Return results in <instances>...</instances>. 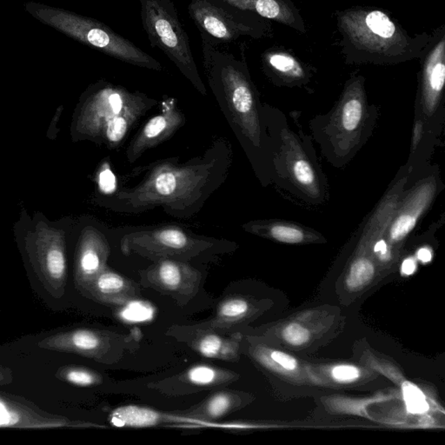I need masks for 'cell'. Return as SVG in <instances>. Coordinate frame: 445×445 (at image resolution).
I'll list each match as a JSON object with an SVG mask.
<instances>
[{
  "instance_id": "obj_1",
  "label": "cell",
  "mask_w": 445,
  "mask_h": 445,
  "mask_svg": "<svg viewBox=\"0 0 445 445\" xmlns=\"http://www.w3.org/2000/svg\"><path fill=\"white\" fill-rule=\"evenodd\" d=\"M343 52L357 64H398L422 57L433 36L412 37L380 10L351 8L337 14Z\"/></svg>"
},
{
  "instance_id": "obj_2",
  "label": "cell",
  "mask_w": 445,
  "mask_h": 445,
  "mask_svg": "<svg viewBox=\"0 0 445 445\" xmlns=\"http://www.w3.org/2000/svg\"><path fill=\"white\" fill-rule=\"evenodd\" d=\"M26 9L40 22L109 57L138 67L163 70L156 58L99 20L34 2L27 3Z\"/></svg>"
},
{
  "instance_id": "obj_3",
  "label": "cell",
  "mask_w": 445,
  "mask_h": 445,
  "mask_svg": "<svg viewBox=\"0 0 445 445\" xmlns=\"http://www.w3.org/2000/svg\"><path fill=\"white\" fill-rule=\"evenodd\" d=\"M148 103L141 93L111 83H97L86 92L79 124L87 134L102 136L111 144H118L127 135L138 111Z\"/></svg>"
},
{
  "instance_id": "obj_4",
  "label": "cell",
  "mask_w": 445,
  "mask_h": 445,
  "mask_svg": "<svg viewBox=\"0 0 445 445\" xmlns=\"http://www.w3.org/2000/svg\"><path fill=\"white\" fill-rule=\"evenodd\" d=\"M143 29L152 48H158L202 94L200 78L189 38L172 0H138Z\"/></svg>"
},
{
  "instance_id": "obj_5",
  "label": "cell",
  "mask_w": 445,
  "mask_h": 445,
  "mask_svg": "<svg viewBox=\"0 0 445 445\" xmlns=\"http://www.w3.org/2000/svg\"><path fill=\"white\" fill-rule=\"evenodd\" d=\"M188 13L201 36L216 44L231 43L241 37L260 38L267 34L268 24L262 17L226 8L210 0H191Z\"/></svg>"
},
{
  "instance_id": "obj_6",
  "label": "cell",
  "mask_w": 445,
  "mask_h": 445,
  "mask_svg": "<svg viewBox=\"0 0 445 445\" xmlns=\"http://www.w3.org/2000/svg\"><path fill=\"white\" fill-rule=\"evenodd\" d=\"M136 339L124 334L87 328L58 332L38 342L41 349L79 355L106 364L118 363L136 348Z\"/></svg>"
},
{
  "instance_id": "obj_7",
  "label": "cell",
  "mask_w": 445,
  "mask_h": 445,
  "mask_svg": "<svg viewBox=\"0 0 445 445\" xmlns=\"http://www.w3.org/2000/svg\"><path fill=\"white\" fill-rule=\"evenodd\" d=\"M28 255L35 273L55 298L65 294L67 280L64 236L55 229L42 227L27 240Z\"/></svg>"
},
{
  "instance_id": "obj_8",
  "label": "cell",
  "mask_w": 445,
  "mask_h": 445,
  "mask_svg": "<svg viewBox=\"0 0 445 445\" xmlns=\"http://www.w3.org/2000/svg\"><path fill=\"white\" fill-rule=\"evenodd\" d=\"M211 243L191 238L177 228L137 233L125 236L121 249L127 255L131 253L156 261L190 259L210 247Z\"/></svg>"
},
{
  "instance_id": "obj_9",
  "label": "cell",
  "mask_w": 445,
  "mask_h": 445,
  "mask_svg": "<svg viewBox=\"0 0 445 445\" xmlns=\"http://www.w3.org/2000/svg\"><path fill=\"white\" fill-rule=\"evenodd\" d=\"M139 276L143 286L169 296L180 306L186 305L197 294L202 281L200 270L174 259L156 261Z\"/></svg>"
},
{
  "instance_id": "obj_10",
  "label": "cell",
  "mask_w": 445,
  "mask_h": 445,
  "mask_svg": "<svg viewBox=\"0 0 445 445\" xmlns=\"http://www.w3.org/2000/svg\"><path fill=\"white\" fill-rule=\"evenodd\" d=\"M169 335L186 343L191 349L204 357L228 362L239 359L242 337L240 333L226 337L211 330H197L191 327H172Z\"/></svg>"
},
{
  "instance_id": "obj_11",
  "label": "cell",
  "mask_w": 445,
  "mask_h": 445,
  "mask_svg": "<svg viewBox=\"0 0 445 445\" xmlns=\"http://www.w3.org/2000/svg\"><path fill=\"white\" fill-rule=\"evenodd\" d=\"M109 421L113 426L120 428H151L172 423L191 424V426L197 427L232 428L184 415H170L147 407L134 405L113 410L110 414Z\"/></svg>"
},
{
  "instance_id": "obj_12",
  "label": "cell",
  "mask_w": 445,
  "mask_h": 445,
  "mask_svg": "<svg viewBox=\"0 0 445 445\" xmlns=\"http://www.w3.org/2000/svg\"><path fill=\"white\" fill-rule=\"evenodd\" d=\"M110 248L102 236L87 232L80 239L75 261L76 288L83 294L94 278L107 267Z\"/></svg>"
},
{
  "instance_id": "obj_13",
  "label": "cell",
  "mask_w": 445,
  "mask_h": 445,
  "mask_svg": "<svg viewBox=\"0 0 445 445\" xmlns=\"http://www.w3.org/2000/svg\"><path fill=\"white\" fill-rule=\"evenodd\" d=\"M83 295L100 304L122 306L137 300L140 289L134 281L106 267Z\"/></svg>"
},
{
  "instance_id": "obj_14",
  "label": "cell",
  "mask_w": 445,
  "mask_h": 445,
  "mask_svg": "<svg viewBox=\"0 0 445 445\" xmlns=\"http://www.w3.org/2000/svg\"><path fill=\"white\" fill-rule=\"evenodd\" d=\"M423 93L424 104L433 110L440 99L445 82V29L434 35L429 47L422 56Z\"/></svg>"
},
{
  "instance_id": "obj_15",
  "label": "cell",
  "mask_w": 445,
  "mask_h": 445,
  "mask_svg": "<svg viewBox=\"0 0 445 445\" xmlns=\"http://www.w3.org/2000/svg\"><path fill=\"white\" fill-rule=\"evenodd\" d=\"M226 8L249 13L254 15L294 28L305 33V26L298 10L290 0H210Z\"/></svg>"
},
{
  "instance_id": "obj_16",
  "label": "cell",
  "mask_w": 445,
  "mask_h": 445,
  "mask_svg": "<svg viewBox=\"0 0 445 445\" xmlns=\"http://www.w3.org/2000/svg\"><path fill=\"white\" fill-rule=\"evenodd\" d=\"M254 312L255 306L248 298H227L218 305L213 318L190 327L197 330H211L226 335L247 322V320L254 315Z\"/></svg>"
},
{
  "instance_id": "obj_17",
  "label": "cell",
  "mask_w": 445,
  "mask_h": 445,
  "mask_svg": "<svg viewBox=\"0 0 445 445\" xmlns=\"http://www.w3.org/2000/svg\"><path fill=\"white\" fill-rule=\"evenodd\" d=\"M243 399L245 396L238 391H218L181 415L214 423L241 408Z\"/></svg>"
},
{
  "instance_id": "obj_18",
  "label": "cell",
  "mask_w": 445,
  "mask_h": 445,
  "mask_svg": "<svg viewBox=\"0 0 445 445\" xmlns=\"http://www.w3.org/2000/svg\"><path fill=\"white\" fill-rule=\"evenodd\" d=\"M239 375L225 369L200 364L191 367L189 370L177 377V381L193 389H210L228 385L238 380Z\"/></svg>"
},
{
  "instance_id": "obj_19",
  "label": "cell",
  "mask_w": 445,
  "mask_h": 445,
  "mask_svg": "<svg viewBox=\"0 0 445 445\" xmlns=\"http://www.w3.org/2000/svg\"><path fill=\"white\" fill-rule=\"evenodd\" d=\"M430 186L423 187L416 194V197H414L415 200L412 201V205L407 209L405 213L400 215L393 222L389 233V238L392 242L400 241L412 231L420 215L422 214L428 202L430 200Z\"/></svg>"
},
{
  "instance_id": "obj_20",
  "label": "cell",
  "mask_w": 445,
  "mask_h": 445,
  "mask_svg": "<svg viewBox=\"0 0 445 445\" xmlns=\"http://www.w3.org/2000/svg\"><path fill=\"white\" fill-rule=\"evenodd\" d=\"M250 353L263 366L280 374H291L298 370V361L283 351L270 349L264 346H256Z\"/></svg>"
},
{
  "instance_id": "obj_21",
  "label": "cell",
  "mask_w": 445,
  "mask_h": 445,
  "mask_svg": "<svg viewBox=\"0 0 445 445\" xmlns=\"http://www.w3.org/2000/svg\"><path fill=\"white\" fill-rule=\"evenodd\" d=\"M174 113L172 109L170 113H167L165 109V113L159 115L152 118L151 120L146 124L144 130H143L140 137L138 138L137 145H135L134 151L137 149H144L146 146H149L152 143H156L159 138H163L167 132L170 131L173 127H176L177 124V116L173 117Z\"/></svg>"
},
{
  "instance_id": "obj_22",
  "label": "cell",
  "mask_w": 445,
  "mask_h": 445,
  "mask_svg": "<svg viewBox=\"0 0 445 445\" xmlns=\"http://www.w3.org/2000/svg\"><path fill=\"white\" fill-rule=\"evenodd\" d=\"M264 65L280 73V75L292 79H300L305 76L304 68L297 58L287 52L270 50L263 54Z\"/></svg>"
},
{
  "instance_id": "obj_23",
  "label": "cell",
  "mask_w": 445,
  "mask_h": 445,
  "mask_svg": "<svg viewBox=\"0 0 445 445\" xmlns=\"http://www.w3.org/2000/svg\"><path fill=\"white\" fill-rule=\"evenodd\" d=\"M375 275L374 263L366 257H359L350 264L344 284L350 292L360 291L371 283Z\"/></svg>"
},
{
  "instance_id": "obj_24",
  "label": "cell",
  "mask_w": 445,
  "mask_h": 445,
  "mask_svg": "<svg viewBox=\"0 0 445 445\" xmlns=\"http://www.w3.org/2000/svg\"><path fill=\"white\" fill-rule=\"evenodd\" d=\"M56 378L80 387L99 385L103 382L102 375L88 368L79 366L62 367L56 373Z\"/></svg>"
},
{
  "instance_id": "obj_25",
  "label": "cell",
  "mask_w": 445,
  "mask_h": 445,
  "mask_svg": "<svg viewBox=\"0 0 445 445\" xmlns=\"http://www.w3.org/2000/svg\"><path fill=\"white\" fill-rule=\"evenodd\" d=\"M402 391L406 409L410 413L423 414L429 410L426 396L416 385L409 382H403Z\"/></svg>"
},
{
  "instance_id": "obj_26",
  "label": "cell",
  "mask_w": 445,
  "mask_h": 445,
  "mask_svg": "<svg viewBox=\"0 0 445 445\" xmlns=\"http://www.w3.org/2000/svg\"><path fill=\"white\" fill-rule=\"evenodd\" d=\"M363 117V104L357 97H351L343 104L342 110V124L344 130H356Z\"/></svg>"
},
{
  "instance_id": "obj_27",
  "label": "cell",
  "mask_w": 445,
  "mask_h": 445,
  "mask_svg": "<svg viewBox=\"0 0 445 445\" xmlns=\"http://www.w3.org/2000/svg\"><path fill=\"white\" fill-rule=\"evenodd\" d=\"M281 337L285 343L299 347L309 342L311 339V332L301 323L291 322L286 323L281 330Z\"/></svg>"
},
{
  "instance_id": "obj_28",
  "label": "cell",
  "mask_w": 445,
  "mask_h": 445,
  "mask_svg": "<svg viewBox=\"0 0 445 445\" xmlns=\"http://www.w3.org/2000/svg\"><path fill=\"white\" fill-rule=\"evenodd\" d=\"M153 188L156 193L161 196L168 197L176 193L179 187V180L177 179V173L170 170H163L160 172L153 180Z\"/></svg>"
},
{
  "instance_id": "obj_29",
  "label": "cell",
  "mask_w": 445,
  "mask_h": 445,
  "mask_svg": "<svg viewBox=\"0 0 445 445\" xmlns=\"http://www.w3.org/2000/svg\"><path fill=\"white\" fill-rule=\"evenodd\" d=\"M329 375L334 382L339 384H350L361 378L359 368L353 364H336L329 369Z\"/></svg>"
},
{
  "instance_id": "obj_30",
  "label": "cell",
  "mask_w": 445,
  "mask_h": 445,
  "mask_svg": "<svg viewBox=\"0 0 445 445\" xmlns=\"http://www.w3.org/2000/svg\"><path fill=\"white\" fill-rule=\"evenodd\" d=\"M270 235L277 241L286 243H298L305 238L301 229L288 225L273 226L270 229Z\"/></svg>"
},
{
  "instance_id": "obj_31",
  "label": "cell",
  "mask_w": 445,
  "mask_h": 445,
  "mask_svg": "<svg viewBox=\"0 0 445 445\" xmlns=\"http://www.w3.org/2000/svg\"><path fill=\"white\" fill-rule=\"evenodd\" d=\"M295 179L302 186H312L315 181L314 172L311 165L305 160H298L293 165Z\"/></svg>"
},
{
  "instance_id": "obj_32",
  "label": "cell",
  "mask_w": 445,
  "mask_h": 445,
  "mask_svg": "<svg viewBox=\"0 0 445 445\" xmlns=\"http://www.w3.org/2000/svg\"><path fill=\"white\" fill-rule=\"evenodd\" d=\"M99 186L102 193L106 194L113 193L117 187V179L110 167H104L99 175Z\"/></svg>"
},
{
  "instance_id": "obj_33",
  "label": "cell",
  "mask_w": 445,
  "mask_h": 445,
  "mask_svg": "<svg viewBox=\"0 0 445 445\" xmlns=\"http://www.w3.org/2000/svg\"><path fill=\"white\" fill-rule=\"evenodd\" d=\"M374 252L381 260H389L391 259V252H389L388 245L384 239L378 240L374 245Z\"/></svg>"
},
{
  "instance_id": "obj_34",
  "label": "cell",
  "mask_w": 445,
  "mask_h": 445,
  "mask_svg": "<svg viewBox=\"0 0 445 445\" xmlns=\"http://www.w3.org/2000/svg\"><path fill=\"white\" fill-rule=\"evenodd\" d=\"M416 261L413 257H408L402 263L401 273L403 276H410L416 273Z\"/></svg>"
},
{
  "instance_id": "obj_35",
  "label": "cell",
  "mask_w": 445,
  "mask_h": 445,
  "mask_svg": "<svg viewBox=\"0 0 445 445\" xmlns=\"http://www.w3.org/2000/svg\"><path fill=\"white\" fill-rule=\"evenodd\" d=\"M417 259L423 264L430 263L431 259H432V252L429 248H426V247H423L419 250V252L416 253Z\"/></svg>"
},
{
  "instance_id": "obj_36",
  "label": "cell",
  "mask_w": 445,
  "mask_h": 445,
  "mask_svg": "<svg viewBox=\"0 0 445 445\" xmlns=\"http://www.w3.org/2000/svg\"><path fill=\"white\" fill-rule=\"evenodd\" d=\"M13 381V375L9 370L0 365V385L10 384Z\"/></svg>"
}]
</instances>
